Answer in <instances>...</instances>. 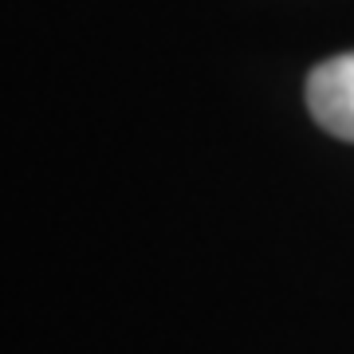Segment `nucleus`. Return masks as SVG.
Segmentation results:
<instances>
[{"mask_svg": "<svg viewBox=\"0 0 354 354\" xmlns=\"http://www.w3.org/2000/svg\"><path fill=\"white\" fill-rule=\"evenodd\" d=\"M307 111L330 138L354 142V51L323 59L307 75Z\"/></svg>", "mask_w": 354, "mask_h": 354, "instance_id": "f257e3e1", "label": "nucleus"}]
</instances>
